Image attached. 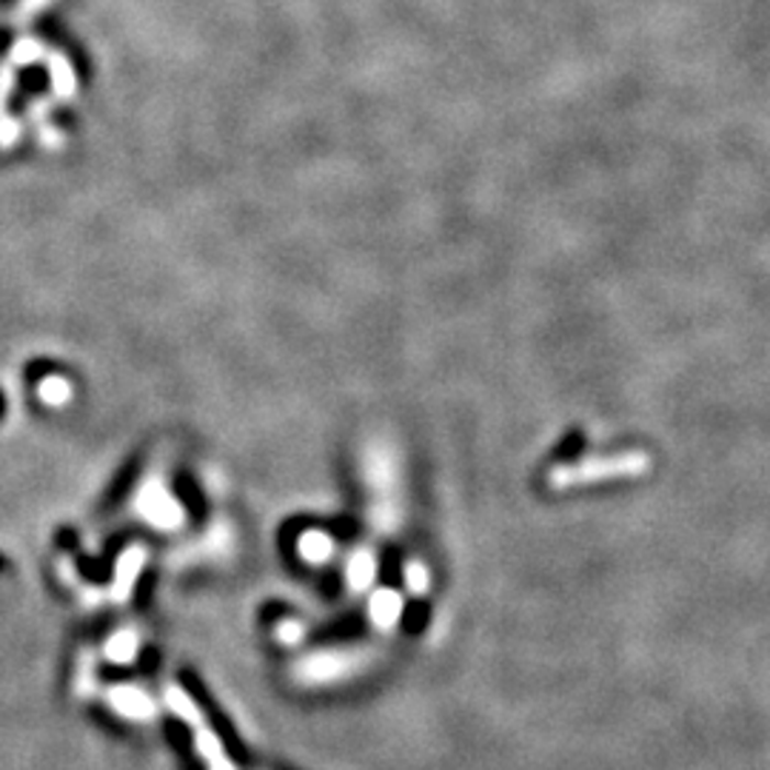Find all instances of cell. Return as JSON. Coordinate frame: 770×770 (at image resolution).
<instances>
[{"mask_svg": "<svg viewBox=\"0 0 770 770\" xmlns=\"http://www.w3.org/2000/svg\"><path fill=\"white\" fill-rule=\"evenodd\" d=\"M650 468V460L643 451L634 454H616V457H605V460H585L577 466H557L548 473V486L566 491L573 486H591V482L602 480H625V477H643Z\"/></svg>", "mask_w": 770, "mask_h": 770, "instance_id": "obj_1", "label": "cell"}, {"mask_svg": "<svg viewBox=\"0 0 770 770\" xmlns=\"http://www.w3.org/2000/svg\"><path fill=\"white\" fill-rule=\"evenodd\" d=\"M143 509H146V516H149V520H155V523H163V525L177 523V516H180L175 500H169V496L163 494V491H157V488L146 491V496H143Z\"/></svg>", "mask_w": 770, "mask_h": 770, "instance_id": "obj_2", "label": "cell"}, {"mask_svg": "<svg viewBox=\"0 0 770 770\" xmlns=\"http://www.w3.org/2000/svg\"><path fill=\"white\" fill-rule=\"evenodd\" d=\"M400 611H403V602L394 591H380V594L371 600V620L380 628H391L397 620H400Z\"/></svg>", "mask_w": 770, "mask_h": 770, "instance_id": "obj_3", "label": "cell"}, {"mask_svg": "<svg viewBox=\"0 0 770 770\" xmlns=\"http://www.w3.org/2000/svg\"><path fill=\"white\" fill-rule=\"evenodd\" d=\"M375 571H377L375 557H371L368 551H357L351 559H348V571H346L348 585H351L354 591H362V588L371 585V580H375Z\"/></svg>", "mask_w": 770, "mask_h": 770, "instance_id": "obj_4", "label": "cell"}, {"mask_svg": "<svg viewBox=\"0 0 770 770\" xmlns=\"http://www.w3.org/2000/svg\"><path fill=\"white\" fill-rule=\"evenodd\" d=\"M112 702L114 707L126 716H146L152 711L149 696L143 691H137V688H121V691H114Z\"/></svg>", "mask_w": 770, "mask_h": 770, "instance_id": "obj_5", "label": "cell"}, {"mask_svg": "<svg viewBox=\"0 0 770 770\" xmlns=\"http://www.w3.org/2000/svg\"><path fill=\"white\" fill-rule=\"evenodd\" d=\"M300 554L309 562H325L334 554V539L328 534H323V531H309L300 539Z\"/></svg>", "mask_w": 770, "mask_h": 770, "instance_id": "obj_6", "label": "cell"}, {"mask_svg": "<svg viewBox=\"0 0 770 770\" xmlns=\"http://www.w3.org/2000/svg\"><path fill=\"white\" fill-rule=\"evenodd\" d=\"M37 394H41V400L46 405H64L66 400L71 397V389L64 377H46V380H41V389H37Z\"/></svg>", "mask_w": 770, "mask_h": 770, "instance_id": "obj_7", "label": "cell"}, {"mask_svg": "<svg viewBox=\"0 0 770 770\" xmlns=\"http://www.w3.org/2000/svg\"><path fill=\"white\" fill-rule=\"evenodd\" d=\"M135 650H137L135 634L114 636L112 643L107 645V654L114 659V662H132V657H135Z\"/></svg>", "mask_w": 770, "mask_h": 770, "instance_id": "obj_8", "label": "cell"}, {"mask_svg": "<svg viewBox=\"0 0 770 770\" xmlns=\"http://www.w3.org/2000/svg\"><path fill=\"white\" fill-rule=\"evenodd\" d=\"M405 585L414 594H423L425 588H428V573H425V568L420 562H409V568H405Z\"/></svg>", "mask_w": 770, "mask_h": 770, "instance_id": "obj_9", "label": "cell"}]
</instances>
